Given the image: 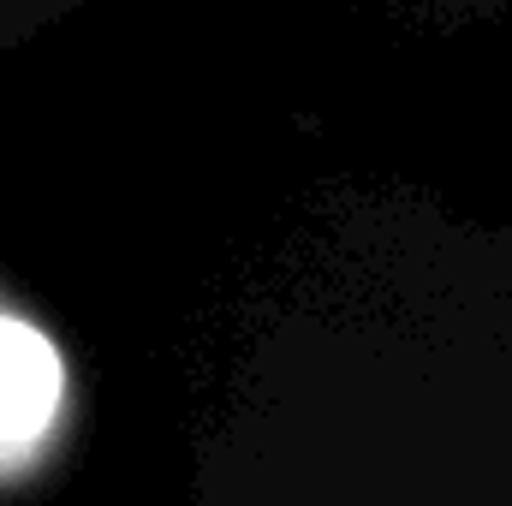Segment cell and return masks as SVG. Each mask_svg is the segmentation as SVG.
Masks as SVG:
<instances>
[{
  "label": "cell",
  "mask_w": 512,
  "mask_h": 506,
  "mask_svg": "<svg viewBox=\"0 0 512 506\" xmlns=\"http://www.w3.org/2000/svg\"><path fill=\"white\" fill-rule=\"evenodd\" d=\"M66 358L18 310H0V477L24 471L60 429Z\"/></svg>",
  "instance_id": "6da1fadb"
}]
</instances>
